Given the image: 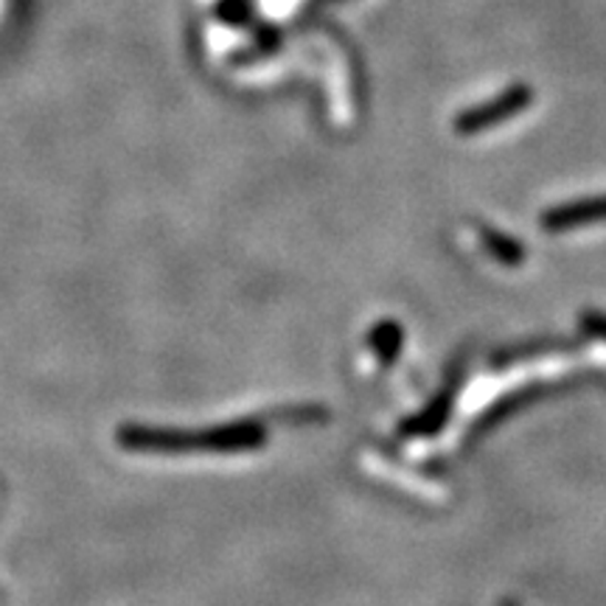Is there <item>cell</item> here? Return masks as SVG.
Returning a JSON list of instances; mask_svg holds the SVG:
<instances>
[{"mask_svg": "<svg viewBox=\"0 0 606 606\" xmlns=\"http://www.w3.org/2000/svg\"><path fill=\"white\" fill-rule=\"evenodd\" d=\"M222 18L228 20V23L239 25L244 23V20L250 18V9L244 0H224V7H222Z\"/></svg>", "mask_w": 606, "mask_h": 606, "instance_id": "obj_5", "label": "cell"}, {"mask_svg": "<svg viewBox=\"0 0 606 606\" xmlns=\"http://www.w3.org/2000/svg\"><path fill=\"white\" fill-rule=\"evenodd\" d=\"M531 102H534V91H531V85H522L520 82V85L505 87L500 96L489 98V102L478 104V107L463 109L461 116L454 118L452 127L458 135H478L483 129L498 127V124L520 116L522 109L531 107Z\"/></svg>", "mask_w": 606, "mask_h": 606, "instance_id": "obj_2", "label": "cell"}, {"mask_svg": "<svg viewBox=\"0 0 606 606\" xmlns=\"http://www.w3.org/2000/svg\"><path fill=\"white\" fill-rule=\"evenodd\" d=\"M480 237H483V244L485 250H489L491 255H498L503 264H514V261H522V244L514 242V239L503 237L500 231H489V228H483L480 231Z\"/></svg>", "mask_w": 606, "mask_h": 606, "instance_id": "obj_4", "label": "cell"}, {"mask_svg": "<svg viewBox=\"0 0 606 606\" xmlns=\"http://www.w3.org/2000/svg\"><path fill=\"white\" fill-rule=\"evenodd\" d=\"M268 441L261 421H233V425L206 427V430H177L124 421L116 430V443L133 454H233L253 452Z\"/></svg>", "mask_w": 606, "mask_h": 606, "instance_id": "obj_1", "label": "cell"}, {"mask_svg": "<svg viewBox=\"0 0 606 606\" xmlns=\"http://www.w3.org/2000/svg\"><path fill=\"white\" fill-rule=\"evenodd\" d=\"M600 219H606V195L551 208V211L542 213V228L551 233H562L576 231V228H584V224L600 222Z\"/></svg>", "mask_w": 606, "mask_h": 606, "instance_id": "obj_3", "label": "cell"}, {"mask_svg": "<svg viewBox=\"0 0 606 606\" xmlns=\"http://www.w3.org/2000/svg\"><path fill=\"white\" fill-rule=\"evenodd\" d=\"M317 3H334V0H317Z\"/></svg>", "mask_w": 606, "mask_h": 606, "instance_id": "obj_7", "label": "cell"}, {"mask_svg": "<svg viewBox=\"0 0 606 606\" xmlns=\"http://www.w3.org/2000/svg\"><path fill=\"white\" fill-rule=\"evenodd\" d=\"M3 503H7V483L0 480V511H3Z\"/></svg>", "mask_w": 606, "mask_h": 606, "instance_id": "obj_6", "label": "cell"}]
</instances>
